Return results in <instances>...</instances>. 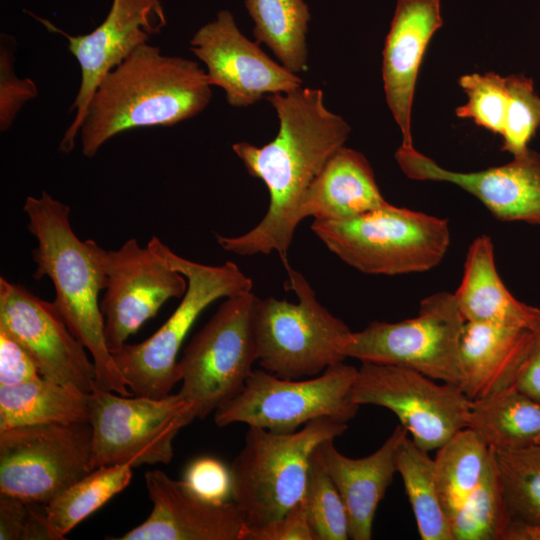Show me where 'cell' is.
<instances>
[{
	"instance_id": "3957f363",
	"label": "cell",
	"mask_w": 540,
	"mask_h": 540,
	"mask_svg": "<svg viewBox=\"0 0 540 540\" xmlns=\"http://www.w3.org/2000/svg\"><path fill=\"white\" fill-rule=\"evenodd\" d=\"M212 98L206 72L195 61L163 55L145 43L101 81L80 128L84 156L134 128L173 126L202 112Z\"/></svg>"
},
{
	"instance_id": "7a4b0ae2",
	"label": "cell",
	"mask_w": 540,
	"mask_h": 540,
	"mask_svg": "<svg viewBox=\"0 0 540 540\" xmlns=\"http://www.w3.org/2000/svg\"><path fill=\"white\" fill-rule=\"evenodd\" d=\"M28 230L36 238L32 251L33 278L48 277L55 288L53 304L71 333L91 354L96 384L131 396L127 382L114 362L104 332L99 294L105 289L101 250L95 241H82L70 223V207L46 191L28 196L23 205Z\"/></svg>"
},
{
	"instance_id": "d590c367",
	"label": "cell",
	"mask_w": 540,
	"mask_h": 540,
	"mask_svg": "<svg viewBox=\"0 0 540 540\" xmlns=\"http://www.w3.org/2000/svg\"><path fill=\"white\" fill-rule=\"evenodd\" d=\"M16 41L2 34L0 37V131L12 125L26 102L38 94L36 83L30 78L17 77L14 70Z\"/></svg>"
},
{
	"instance_id": "9a60e30c",
	"label": "cell",
	"mask_w": 540,
	"mask_h": 540,
	"mask_svg": "<svg viewBox=\"0 0 540 540\" xmlns=\"http://www.w3.org/2000/svg\"><path fill=\"white\" fill-rule=\"evenodd\" d=\"M105 293L100 301L106 344L112 353L171 298L183 297L186 277L161 262L135 238L117 250H101Z\"/></svg>"
},
{
	"instance_id": "b9f144b4",
	"label": "cell",
	"mask_w": 540,
	"mask_h": 540,
	"mask_svg": "<svg viewBox=\"0 0 540 540\" xmlns=\"http://www.w3.org/2000/svg\"><path fill=\"white\" fill-rule=\"evenodd\" d=\"M503 540H540V522L531 524L512 521Z\"/></svg>"
},
{
	"instance_id": "1f68e13d",
	"label": "cell",
	"mask_w": 540,
	"mask_h": 540,
	"mask_svg": "<svg viewBox=\"0 0 540 540\" xmlns=\"http://www.w3.org/2000/svg\"><path fill=\"white\" fill-rule=\"evenodd\" d=\"M494 451L512 521L540 522V444Z\"/></svg>"
},
{
	"instance_id": "277c9868",
	"label": "cell",
	"mask_w": 540,
	"mask_h": 540,
	"mask_svg": "<svg viewBox=\"0 0 540 540\" xmlns=\"http://www.w3.org/2000/svg\"><path fill=\"white\" fill-rule=\"evenodd\" d=\"M154 255L183 274L187 289L173 314L149 338L112 353L133 395L162 398L181 381L178 353L196 319L212 302L252 291L253 282L233 262L210 266L175 254L158 237L147 244Z\"/></svg>"
},
{
	"instance_id": "ab89813d",
	"label": "cell",
	"mask_w": 540,
	"mask_h": 540,
	"mask_svg": "<svg viewBox=\"0 0 540 540\" xmlns=\"http://www.w3.org/2000/svg\"><path fill=\"white\" fill-rule=\"evenodd\" d=\"M41 375L24 347L0 328V386L24 383Z\"/></svg>"
},
{
	"instance_id": "d6a6232c",
	"label": "cell",
	"mask_w": 540,
	"mask_h": 540,
	"mask_svg": "<svg viewBox=\"0 0 540 540\" xmlns=\"http://www.w3.org/2000/svg\"><path fill=\"white\" fill-rule=\"evenodd\" d=\"M302 499L314 540L349 539L346 506L326 469L319 446L310 457Z\"/></svg>"
},
{
	"instance_id": "ac0fdd59",
	"label": "cell",
	"mask_w": 540,
	"mask_h": 540,
	"mask_svg": "<svg viewBox=\"0 0 540 540\" xmlns=\"http://www.w3.org/2000/svg\"><path fill=\"white\" fill-rule=\"evenodd\" d=\"M395 159L410 179L454 184L476 197L498 220L540 226V155L530 148L501 166L476 172L443 168L414 146H400Z\"/></svg>"
},
{
	"instance_id": "52a82bcc",
	"label": "cell",
	"mask_w": 540,
	"mask_h": 540,
	"mask_svg": "<svg viewBox=\"0 0 540 540\" xmlns=\"http://www.w3.org/2000/svg\"><path fill=\"white\" fill-rule=\"evenodd\" d=\"M285 267L298 301L257 298L253 313L257 362L281 378H311L346 359L341 341L351 330L318 301L300 272L289 264Z\"/></svg>"
},
{
	"instance_id": "2e32d148",
	"label": "cell",
	"mask_w": 540,
	"mask_h": 540,
	"mask_svg": "<svg viewBox=\"0 0 540 540\" xmlns=\"http://www.w3.org/2000/svg\"><path fill=\"white\" fill-rule=\"evenodd\" d=\"M0 328L28 352L42 376L91 393L96 367L53 302L0 278Z\"/></svg>"
},
{
	"instance_id": "4fadbf2b",
	"label": "cell",
	"mask_w": 540,
	"mask_h": 540,
	"mask_svg": "<svg viewBox=\"0 0 540 540\" xmlns=\"http://www.w3.org/2000/svg\"><path fill=\"white\" fill-rule=\"evenodd\" d=\"M435 381L410 368L362 362L351 397L359 406L393 412L412 441L430 452L466 427L470 404L458 385Z\"/></svg>"
},
{
	"instance_id": "cb8c5ba5",
	"label": "cell",
	"mask_w": 540,
	"mask_h": 540,
	"mask_svg": "<svg viewBox=\"0 0 540 540\" xmlns=\"http://www.w3.org/2000/svg\"><path fill=\"white\" fill-rule=\"evenodd\" d=\"M387 204L367 158L343 146L309 186L300 206V217L348 220Z\"/></svg>"
},
{
	"instance_id": "8fae6325",
	"label": "cell",
	"mask_w": 540,
	"mask_h": 540,
	"mask_svg": "<svg viewBox=\"0 0 540 540\" xmlns=\"http://www.w3.org/2000/svg\"><path fill=\"white\" fill-rule=\"evenodd\" d=\"M197 417L179 393L124 396L95 385L91 392L92 466L168 464L173 440Z\"/></svg>"
},
{
	"instance_id": "7402d4cb",
	"label": "cell",
	"mask_w": 540,
	"mask_h": 540,
	"mask_svg": "<svg viewBox=\"0 0 540 540\" xmlns=\"http://www.w3.org/2000/svg\"><path fill=\"white\" fill-rule=\"evenodd\" d=\"M535 332L465 322L459 346V387L467 398L476 400L514 387Z\"/></svg>"
},
{
	"instance_id": "7c38bea8",
	"label": "cell",
	"mask_w": 540,
	"mask_h": 540,
	"mask_svg": "<svg viewBox=\"0 0 540 540\" xmlns=\"http://www.w3.org/2000/svg\"><path fill=\"white\" fill-rule=\"evenodd\" d=\"M92 470L90 422L0 431V494L46 505Z\"/></svg>"
},
{
	"instance_id": "6da1fadb",
	"label": "cell",
	"mask_w": 540,
	"mask_h": 540,
	"mask_svg": "<svg viewBox=\"0 0 540 540\" xmlns=\"http://www.w3.org/2000/svg\"><path fill=\"white\" fill-rule=\"evenodd\" d=\"M267 100L279 119L277 136L261 147L242 141L232 149L247 172L265 183L268 210L245 234L217 236V242L240 256L277 252L286 265L288 249L302 221L303 197L328 160L344 146L351 128L327 109L321 89L301 86L270 94Z\"/></svg>"
},
{
	"instance_id": "f1b7e54d",
	"label": "cell",
	"mask_w": 540,
	"mask_h": 540,
	"mask_svg": "<svg viewBox=\"0 0 540 540\" xmlns=\"http://www.w3.org/2000/svg\"><path fill=\"white\" fill-rule=\"evenodd\" d=\"M129 464L101 466L76 481L45 505L55 540L64 539L76 525L94 513L130 483Z\"/></svg>"
},
{
	"instance_id": "603a6c76",
	"label": "cell",
	"mask_w": 540,
	"mask_h": 540,
	"mask_svg": "<svg viewBox=\"0 0 540 540\" xmlns=\"http://www.w3.org/2000/svg\"><path fill=\"white\" fill-rule=\"evenodd\" d=\"M453 294L465 322L540 329V309L516 299L503 283L489 236L481 235L469 246L461 283Z\"/></svg>"
},
{
	"instance_id": "5bb4252c",
	"label": "cell",
	"mask_w": 540,
	"mask_h": 540,
	"mask_svg": "<svg viewBox=\"0 0 540 540\" xmlns=\"http://www.w3.org/2000/svg\"><path fill=\"white\" fill-rule=\"evenodd\" d=\"M31 15L49 31L67 39L68 50L80 67L79 90L69 110L75 112V116L59 146L60 151L69 153L103 78L162 31L167 23L165 11L161 0H112L104 21L90 33L76 36L67 34L47 19Z\"/></svg>"
},
{
	"instance_id": "f35d334b",
	"label": "cell",
	"mask_w": 540,
	"mask_h": 540,
	"mask_svg": "<svg viewBox=\"0 0 540 540\" xmlns=\"http://www.w3.org/2000/svg\"><path fill=\"white\" fill-rule=\"evenodd\" d=\"M244 540H314L303 499L278 519L247 529Z\"/></svg>"
},
{
	"instance_id": "d4e9b609",
	"label": "cell",
	"mask_w": 540,
	"mask_h": 540,
	"mask_svg": "<svg viewBox=\"0 0 540 540\" xmlns=\"http://www.w3.org/2000/svg\"><path fill=\"white\" fill-rule=\"evenodd\" d=\"M91 393L44 376L0 386V431L48 423L90 422Z\"/></svg>"
},
{
	"instance_id": "e575fe53",
	"label": "cell",
	"mask_w": 540,
	"mask_h": 540,
	"mask_svg": "<svg viewBox=\"0 0 540 540\" xmlns=\"http://www.w3.org/2000/svg\"><path fill=\"white\" fill-rule=\"evenodd\" d=\"M459 85L468 101L456 108V115L473 119L478 126L501 136L508 106L505 77L493 72L472 73L461 76Z\"/></svg>"
},
{
	"instance_id": "83f0119b",
	"label": "cell",
	"mask_w": 540,
	"mask_h": 540,
	"mask_svg": "<svg viewBox=\"0 0 540 540\" xmlns=\"http://www.w3.org/2000/svg\"><path fill=\"white\" fill-rule=\"evenodd\" d=\"M434 470L449 520L480 482L491 449L470 428H463L437 449Z\"/></svg>"
},
{
	"instance_id": "74e56055",
	"label": "cell",
	"mask_w": 540,
	"mask_h": 540,
	"mask_svg": "<svg viewBox=\"0 0 540 540\" xmlns=\"http://www.w3.org/2000/svg\"><path fill=\"white\" fill-rule=\"evenodd\" d=\"M183 481L200 497L215 503L231 497V474L221 461L199 457L186 468Z\"/></svg>"
},
{
	"instance_id": "d6986e66",
	"label": "cell",
	"mask_w": 540,
	"mask_h": 540,
	"mask_svg": "<svg viewBox=\"0 0 540 540\" xmlns=\"http://www.w3.org/2000/svg\"><path fill=\"white\" fill-rule=\"evenodd\" d=\"M144 478L151 513L118 540H244L247 527L233 501H208L160 469Z\"/></svg>"
},
{
	"instance_id": "8992f818",
	"label": "cell",
	"mask_w": 540,
	"mask_h": 540,
	"mask_svg": "<svg viewBox=\"0 0 540 540\" xmlns=\"http://www.w3.org/2000/svg\"><path fill=\"white\" fill-rule=\"evenodd\" d=\"M310 228L344 263L370 275L431 270L450 245L446 219L390 203L348 220H314Z\"/></svg>"
},
{
	"instance_id": "4dcf8cb0",
	"label": "cell",
	"mask_w": 540,
	"mask_h": 540,
	"mask_svg": "<svg viewBox=\"0 0 540 540\" xmlns=\"http://www.w3.org/2000/svg\"><path fill=\"white\" fill-rule=\"evenodd\" d=\"M511 522L494 451L491 449L480 482L450 519L452 537L453 540H503Z\"/></svg>"
},
{
	"instance_id": "9c48e42d",
	"label": "cell",
	"mask_w": 540,
	"mask_h": 540,
	"mask_svg": "<svg viewBox=\"0 0 540 540\" xmlns=\"http://www.w3.org/2000/svg\"><path fill=\"white\" fill-rule=\"evenodd\" d=\"M465 320L453 293L437 292L418 315L399 322L374 321L341 341L345 358L396 365L459 386V346Z\"/></svg>"
},
{
	"instance_id": "8d00e7d4",
	"label": "cell",
	"mask_w": 540,
	"mask_h": 540,
	"mask_svg": "<svg viewBox=\"0 0 540 540\" xmlns=\"http://www.w3.org/2000/svg\"><path fill=\"white\" fill-rule=\"evenodd\" d=\"M1 540H55L46 519L45 504L0 494Z\"/></svg>"
},
{
	"instance_id": "f546056e",
	"label": "cell",
	"mask_w": 540,
	"mask_h": 540,
	"mask_svg": "<svg viewBox=\"0 0 540 540\" xmlns=\"http://www.w3.org/2000/svg\"><path fill=\"white\" fill-rule=\"evenodd\" d=\"M397 472L401 475L421 539L453 540L450 520L437 487L434 459L409 435L398 452Z\"/></svg>"
},
{
	"instance_id": "30bf717a",
	"label": "cell",
	"mask_w": 540,
	"mask_h": 540,
	"mask_svg": "<svg viewBox=\"0 0 540 540\" xmlns=\"http://www.w3.org/2000/svg\"><path fill=\"white\" fill-rule=\"evenodd\" d=\"M357 370L343 361L311 378L285 379L254 369L242 391L214 412L215 424L292 433L320 417L347 423L360 407L351 397Z\"/></svg>"
},
{
	"instance_id": "4316f807",
	"label": "cell",
	"mask_w": 540,
	"mask_h": 540,
	"mask_svg": "<svg viewBox=\"0 0 540 540\" xmlns=\"http://www.w3.org/2000/svg\"><path fill=\"white\" fill-rule=\"evenodd\" d=\"M257 43L271 49L292 73L307 68L306 33L310 11L304 0H244Z\"/></svg>"
},
{
	"instance_id": "ba28073f",
	"label": "cell",
	"mask_w": 540,
	"mask_h": 540,
	"mask_svg": "<svg viewBox=\"0 0 540 540\" xmlns=\"http://www.w3.org/2000/svg\"><path fill=\"white\" fill-rule=\"evenodd\" d=\"M257 298L252 291L226 297L178 361L182 383L178 393L195 406L198 418L238 395L254 371Z\"/></svg>"
},
{
	"instance_id": "484cf974",
	"label": "cell",
	"mask_w": 540,
	"mask_h": 540,
	"mask_svg": "<svg viewBox=\"0 0 540 540\" xmlns=\"http://www.w3.org/2000/svg\"><path fill=\"white\" fill-rule=\"evenodd\" d=\"M466 427L495 451L537 444L540 440V402L515 387L470 400Z\"/></svg>"
},
{
	"instance_id": "7bdbcfd3",
	"label": "cell",
	"mask_w": 540,
	"mask_h": 540,
	"mask_svg": "<svg viewBox=\"0 0 540 540\" xmlns=\"http://www.w3.org/2000/svg\"><path fill=\"white\" fill-rule=\"evenodd\" d=\"M537 444H540V440L538 441V443H537Z\"/></svg>"
},
{
	"instance_id": "5b68a950",
	"label": "cell",
	"mask_w": 540,
	"mask_h": 540,
	"mask_svg": "<svg viewBox=\"0 0 540 540\" xmlns=\"http://www.w3.org/2000/svg\"><path fill=\"white\" fill-rule=\"evenodd\" d=\"M347 428L333 417L314 419L292 433L248 426L230 467L231 498L247 529L278 519L302 499L311 454Z\"/></svg>"
},
{
	"instance_id": "836d02e7",
	"label": "cell",
	"mask_w": 540,
	"mask_h": 540,
	"mask_svg": "<svg viewBox=\"0 0 540 540\" xmlns=\"http://www.w3.org/2000/svg\"><path fill=\"white\" fill-rule=\"evenodd\" d=\"M508 106L501 137L502 149L513 157L526 152L540 127V97L533 80L524 75L505 77Z\"/></svg>"
},
{
	"instance_id": "44dd1931",
	"label": "cell",
	"mask_w": 540,
	"mask_h": 540,
	"mask_svg": "<svg viewBox=\"0 0 540 540\" xmlns=\"http://www.w3.org/2000/svg\"><path fill=\"white\" fill-rule=\"evenodd\" d=\"M408 435L398 424L374 453L357 459L340 453L334 439L319 445L326 469L346 506L349 539H371L377 507L397 472L398 452Z\"/></svg>"
},
{
	"instance_id": "60d3db41",
	"label": "cell",
	"mask_w": 540,
	"mask_h": 540,
	"mask_svg": "<svg viewBox=\"0 0 540 540\" xmlns=\"http://www.w3.org/2000/svg\"><path fill=\"white\" fill-rule=\"evenodd\" d=\"M514 387L540 402V329L535 332L533 345Z\"/></svg>"
},
{
	"instance_id": "ffe728a7",
	"label": "cell",
	"mask_w": 540,
	"mask_h": 540,
	"mask_svg": "<svg viewBox=\"0 0 540 540\" xmlns=\"http://www.w3.org/2000/svg\"><path fill=\"white\" fill-rule=\"evenodd\" d=\"M442 24L440 0H398L383 49L382 78L405 147L414 146L411 110L418 71L429 41Z\"/></svg>"
},
{
	"instance_id": "e0dca14e",
	"label": "cell",
	"mask_w": 540,
	"mask_h": 540,
	"mask_svg": "<svg viewBox=\"0 0 540 540\" xmlns=\"http://www.w3.org/2000/svg\"><path fill=\"white\" fill-rule=\"evenodd\" d=\"M190 48L206 65L209 84L222 88L233 107H247L266 94L287 93L302 86L301 78L241 33L228 10L219 11L213 21L200 27Z\"/></svg>"
}]
</instances>
